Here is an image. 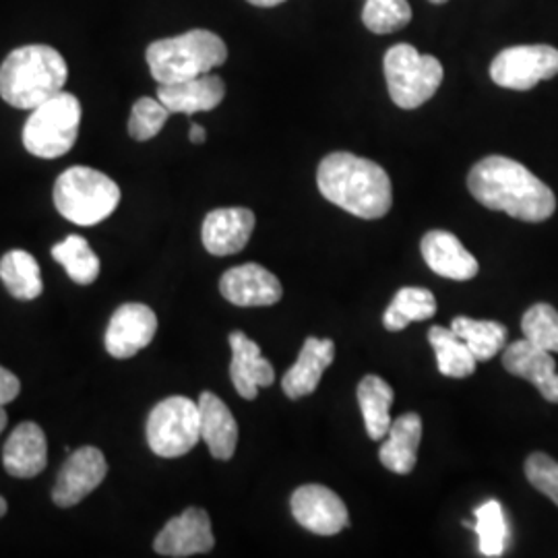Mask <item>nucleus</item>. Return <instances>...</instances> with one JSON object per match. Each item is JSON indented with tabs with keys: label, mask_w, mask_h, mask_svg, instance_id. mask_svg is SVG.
<instances>
[{
	"label": "nucleus",
	"mask_w": 558,
	"mask_h": 558,
	"mask_svg": "<svg viewBox=\"0 0 558 558\" xmlns=\"http://www.w3.org/2000/svg\"><path fill=\"white\" fill-rule=\"evenodd\" d=\"M525 339L546 352H558V311L555 306L539 302L534 304L521 319Z\"/></svg>",
	"instance_id": "nucleus-32"
},
{
	"label": "nucleus",
	"mask_w": 558,
	"mask_h": 558,
	"mask_svg": "<svg viewBox=\"0 0 558 558\" xmlns=\"http://www.w3.org/2000/svg\"><path fill=\"white\" fill-rule=\"evenodd\" d=\"M108 474V461L98 447H81L60 468L52 500L62 509L75 507L92 495Z\"/></svg>",
	"instance_id": "nucleus-12"
},
{
	"label": "nucleus",
	"mask_w": 558,
	"mask_h": 558,
	"mask_svg": "<svg viewBox=\"0 0 558 558\" xmlns=\"http://www.w3.org/2000/svg\"><path fill=\"white\" fill-rule=\"evenodd\" d=\"M52 197L64 220L77 226H96L117 211L120 189L100 170L73 166L60 174Z\"/></svg>",
	"instance_id": "nucleus-5"
},
{
	"label": "nucleus",
	"mask_w": 558,
	"mask_h": 558,
	"mask_svg": "<svg viewBox=\"0 0 558 558\" xmlns=\"http://www.w3.org/2000/svg\"><path fill=\"white\" fill-rule=\"evenodd\" d=\"M158 331L156 313L141 302H126L119 306L106 329V352L112 359L126 360L137 356L147 348Z\"/></svg>",
	"instance_id": "nucleus-10"
},
{
	"label": "nucleus",
	"mask_w": 558,
	"mask_h": 558,
	"mask_svg": "<svg viewBox=\"0 0 558 558\" xmlns=\"http://www.w3.org/2000/svg\"><path fill=\"white\" fill-rule=\"evenodd\" d=\"M428 341L437 354L440 375L451 379H465L474 375L478 360L474 359L465 341L453 329L437 325L428 331Z\"/></svg>",
	"instance_id": "nucleus-26"
},
{
	"label": "nucleus",
	"mask_w": 558,
	"mask_h": 558,
	"mask_svg": "<svg viewBox=\"0 0 558 558\" xmlns=\"http://www.w3.org/2000/svg\"><path fill=\"white\" fill-rule=\"evenodd\" d=\"M197 403L201 412V439L207 442L209 453L220 461L234 458L239 445V424L230 408L211 391H203Z\"/></svg>",
	"instance_id": "nucleus-22"
},
{
	"label": "nucleus",
	"mask_w": 558,
	"mask_h": 558,
	"mask_svg": "<svg viewBox=\"0 0 558 558\" xmlns=\"http://www.w3.org/2000/svg\"><path fill=\"white\" fill-rule=\"evenodd\" d=\"M420 439H422V420L418 414L410 412L393 420L387 433V440L380 447V463L401 476L410 474L416 468Z\"/></svg>",
	"instance_id": "nucleus-23"
},
{
	"label": "nucleus",
	"mask_w": 558,
	"mask_h": 558,
	"mask_svg": "<svg viewBox=\"0 0 558 558\" xmlns=\"http://www.w3.org/2000/svg\"><path fill=\"white\" fill-rule=\"evenodd\" d=\"M145 59L151 77L160 85H168L211 73L228 59V46L214 32L191 29L177 38L149 44Z\"/></svg>",
	"instance_id": "nucleus-4"
},
{
	"label": "nucleus",
	"mask_w": 558,
	"mask_h": 558,
	"mask_svg": "<svg viewBox=\"0 0 558 558\" xmlns=\"http://www.w3.org/2000/svg\"><path fill=\"white\" fill-rule=\"evenodd\" d=\"M7 509H9V507H7V500L0 497V518H4V515H7Z\"/></svg>",
	"instance_id": "nucleus-39"
},
{
	"label": "nucleus",
	"mask_w": 558,
	"mask_h": 558,
	"mask_svg": "<svg viewBox=\"0 0 558 558\" xmlns=\"http://www.w3.org/2000/svg\"><path fill=\"white\" fill-rule=\"evenodd\" d=\"M226 96V83L218 75H201L195 80L168 83L158 87V100L172 114L209 112L220 106Z\"/></svg>",
	"instance_id": "nucleus-20"
},
{
	"label": "nucleus",
	"mask_w": 558,
	"mask_h": 558,
	"mask_svg": "<svg viewBox=\"0 0 558 558\" xmlns=\"http://www.w3.org/2000/svg\"><path fill=\"white\" fill-rule=\"evenodd\" d=\"M246 2H251L255 7H263V9H271V7H278V4L286 2V0H246Z\"/></svg>",
	"instance_id": "nucleus-37"
},
{
	"label": "nucleus",
	"mask_w": 558,
	"mask_h": 558,
	"mask_svg": "<svg viewBox=\"0 0 558 558\" xmlns=\"http://www.w3.org/2000/svg\"><path fill=\"white\" fill-rule=\"evenodd\" d=\"M20 391L21 380L11 371L0 366V405L11 403L13 399L20 396Z\"/></svg>",
	"instance_id": "nucleus-35"
},
{
	"label": "nucleus",
	"mask_w": 558,
	"mask_h": 558,
	"mask_svg": "<svg viewBox=\"0 0 558 558\" xmlns=\"http://www.w3.org/2000/svg\"><path fill=\"white\" fill-rule=\"evenodd\" d=\"M189 137H191L193 143L201 145V143H205L207 135H205V129H203L201 124H191V135H189Z\"/></svg>",
	"instance_id": "nucleus-36"
},
{
	"label": "nucleus",
	"mask_w": 558,
	"mask_h": 558,
	"mask_svg": "<svg viewBox=\"0 0 558 558\" xmlns=\"http://www.w3.org/2000/svg\"><path fill=\"white\" fill-rule=\"evenodd\" d=\"M170 114L172 112L160 100L140 98L131 110L129 135L135 141L154 140L170 119Z\"/></svg>",
	"instance_id": "nucleus-33"
},
{
	"label": "nucleus",
	"mask_w": 558,
	"mask_h": 558,
	"mask_svg": "<svg viewBox=\"0 0 558 558\" xmlns=\"http://www.w3.org/2000/svg\"><path fill=\"white\" fill-rule=\"evenodd\" d=\"M426 265L440 276L453 281H468L478 276V260L459 242L456 234L445 230L428 232L420 244Z\"/></svg>",
	"instance_id": "nucleus-17"
},
{
	"label": "nucleus",
	"mask_w": 558,
	"mask_h": 558,
	"mask_svg": "<svg viewBox=\"0 0 558 558\" xmlns=\"http://www.w3.org/2000/svg\"><path fill=\"white\" fill-rule=\"evenodd\" d=\"M474 518V532L478 534L480 553L484 557H502L511 534L499 500H488L476 507Z\"/></svg>",
	"instance_id": "nucleus-30"
},
{
	"label": "nucleus",
	"mask_w": 558,
	"mask_h": 558,
	"mask_svg": "<svg viewBox=\"0 0 558 558\" xmlns=\"http://www.w3.org/2000/svg\"><path fill=\"white\" fill-rule=\"evenodd\" d=\"M317 184L325 199L362 220H379L393 205L389 174L379 163L348 151L329 154L320 161Z\"/></svg>",
	"instance_id": "nucleus-2"
},
{
	"label": "nucleus",
	"mask_w": 558,
	"mask_h": 558,
	"mask_svg": "<svg viewBox=\"0 0 558 558\" xmlns=\"http://www.w3.org/2000/svg\"><path fill=\"white\" fill-rule=\"evenodd\" d=\"M502 366L519 379L534 383L546 401L558 403L557 362L550 352L534 345L530 339H518L502 352Z\"/></svg>",
	"instance_id": "nucleus-16"
},
{
	"label": "nucleus",
	"mask_w": 558,
	"mask_h": 558,
	"mask_svg": "<svg viewBox=\"0 0 558 558\" xmlns=\"http://www.w3.org/2000/svg\"><path fill=\"white\" fill-rule=\"evenodd\" d=\"M4 428H7V412H4V405H0V435Z\"/></svg>",
	"instance_id": "nucleus-38"
},
{
	"label": "nucleus",
	"mask_w": 558,
	"mask_h": 558,
	"mask_svg": "<svg viewBox=\"0 0 558 558\" xmlns=\"http://www.w3.org/2000/svg\"><path fill=\"white\" fill-rule=\"evenodd\" d=\"M232 364L230 377L240 398L255 399L260 387H269L276 380L274 364L260 356V348L242 331L230 333Z\"/></svg>",
	"instance_id": "nucleus-18"
},
{
	"label": "nucleus",
	"mask_w": 558,
	"mask_h": 558,
	"mask_svg": "<svg viewBox=\"0 0 558 558\" xmlns=\"http://www.w3.org/2000/svg\"><path fill=\"white\" fill-rule=\"evenodd\" d=\"M29 112L23 145L32 156L57 160L73 149L81 126V101L73 94L60 92Z\"/></svg>",
	"instance_id": "nucleus-6"
},
{
	"label": "nucleus",
	"mask_w": 558,
	"mask_h": 558,
	"mask_svg": "<svg viewBox=\"0 0 558 558\" xmlns=\"http://www.w3.org/2000/svg\"><path fill=\"white\" fill-rule=\"evenodd\" d=\"M255 230V214L246 207H221L207 214L201 239L207 253L228 257L240 253Z\"/></svg>",
	"instance_id": "nucleus-14"
},
{
	"label": "nucleus",
	"mask_w": 558,
	"mask_h": 558,
	"mask_svg": "<svg viewBox=\"0 0 558 558\" xmlns=\"http://www.w3.org/2000/svg\"><path fill=\"white\" fill-rule=\"evenodd\" d=\"M52 257L62 265L66 276L80 286H92L100 278V257L94 253L89 242L71 234L52 246Z\"/></svg>",
	"instance_id": "nucleus-28"
},
{
	"label": "nucleus",
	"mask_w": 558,
	"mask_h": 558,
	"mask_svg": "<svg viewBox=\"0 0 558 558\" xmlns=\"http://www.w3.org/2000/svg\"><path fill=\"white\" fill-rule=\"evenodd\" d=\"M220 292L234 306H271L283 296L279 279L257 263L228 269L221 276Z\"/></svg>",
	"instance_id": "nucleus-15"
},
{
	"label": "nucleus",
	"mask_w": 558,
	"mask_h": 558,
	"mask_svg": "<svg viewBox=\"0 0 558 558\" xmlns=\"http://www.w3.org/2000/svg\"><path fill=\"white\" fill-rule=\"evenodd\" d=\"M451 329L465 341L470 352L478 362L495 359L507 341V327L497 320H476L470 317H456Z\"/></svg>",
	"instance_id": "nucleus-29"
},
{
	"label": "nucleus",
	"mask_w": 558,
	"mask_h": 558,
	"mask_svg": "<svg viewBox=\"0 0 558 558\" xmlns=\"http://www.w3.org/2000/svg\"><path fill=\"white\" fill-rule=\"evenodd\" d=\"M0 279L13 299L25 300V302L38 299L44 290L38 260L34 259L27 251H20V248L9 251L0 259Z\"/></svg>",
	"instance_id": "nucleus-25"
},
{
	"label": "nucleus",
	"mask_w": 558,
	"mask_h": 558,
	"mask_svg": "<svg viewBox=\"0 0 558 558\" xmlns=\"http://www.w3.org/2000/svg\"><path fill=\"white\" fill-rule=\"evenodd\" d=\"M525 476L536 490L558 507V463L555 459L546 453H532L525 461Z\"/></svg>",
	"instance_id": "nucleus-34"
},
{
	"label": "nucleus",
	"mask_w": 558,
	"mask_h": 558,
	"mask_svg": "<svg viewBox=\"0 0 558 558\" xmlns=\"http://www.w3.org/2000/svg\"><path fill=\"white\" fill-rule=\"evenodd\" d=\"M558 75V50L546 44L505 48L490 64V77L505 89L527 92Z\"/></svg>",
	"instance_id": "nucleus-9"
},
{
	"label": "nucleus",
	"mask_w": 558,
	"mask_h": 558,
	"mask_svg": "<svg viewBox=\"0 0 558 558\" xmlns=\"http://www.w3.org/2000/svg\"><path fill=\"white\" fill-rule=\"evenodd\" d=\"M145 433L156 456L166 459L186 456L201 440L199 403L182 396L163 399L151 410Z\"/></svg>",
	"instance_id": "nucleus-8"
},
{
	"label": "nucleus",
	"mask_w": 558,
	"mask_h": 558,
	"mask_svg": "<svg viewBox=\"0 0 558 558\" xmlns=\"http://www.w3.org/2000/svg\"><path fill=\"white\" fill-rule=\"evenodd\" d=\"M383 71L391 100L403 110H416L430 100L442 83V64L433 54H420L410 44H396L387 50Z\"/></svg>",
	"instance_id": "nucleus-7"
},
{
	"label": "nucleus",
	"mask_w": 558,
	"mask_h": 558,
	"mask_svg": "<svg viewBox=\"0 0 558 558\" xmlns=\"http://www.w3.org/2000/svg\"><path fill=\"white\" fill-rule=\"evenodd\" d=\"M290 509L300 525L317 536H336L350 523L343 500L320 484L296 488L290 499Z\"/></svg>",
	"instance_id": "nucleus-11"
},
{
	"label": "nucleus",
	"mask_w": 558,
	"mask_h": 558,
	"mask_svg": "<svg viewBox=\"0 0 558 558\" xmlns=\"http://www.w3.org/2000/svg\"><path fill=\"white\" fill-rule=\"evenodd\" d=\"M2 463L13 478H36L48 463L46 435L36 422H21L2 449Z\"/></svg>",
	"instance_id": "nucleus-19"
},
{
	"label": "nucleus",
	"mask_w": 558,
	"mask_h": 558,
	"mask_svg": "<svg viewBox=\"0 0 558 558\" xmlns=\"http://www.w3.org/2000/svg\"><path fill=\"white\" fill-rule=\"evenodd\" d=\"M468 189L474 199L488 209L505 211L523 221L548 220L557 209V197L523 163L488 156L480 160L468 177Z\"/></svg>",
	"instance_id": "nucleus-1"
},
{
	"label": "nucleus",
	"mask_w": 558,
	"mask_h": 558,
	"mask_svg": "<svg viewBox=\"0 0 558 558\" xmlns=\"http://www.w3.org/2000/svg\"><path fill=\"white\" fill-rule=\"evenodd\" d=\"M437 299L426 288H401L389 308L383 315V325L387 331H403L414 320L435 317Z\"/></svg>",
	"instance_id": "nucleus-27"
},
{
	"label": "nucleus",
	"mask_w": 558,
	"mask_h": 558,
	"mask_svg": "<svg viewBox=\"0 0 558 558\" xmlns=\"http://www.w3.org/2000/svg\"><path fill=\"white\" fill-rule=\"evenodd\" d=\"M430 2H435V4H442V2H447V0H430Z\"/></svg>",
	"instance_id": "nucleus-40"
},
{
	"label": "nucleus",
	"mask_w": 558,
	"mask_h": 558,
	"mask_svg": "<svg viewBox=\"0 0 558 558\" xmlns=\"http://www.w3.org/2000/svg\"><path fill=\"white\" fill-rule=\"evenodd\" d=\"M336 359V343L331 339L308 338L300 350L299 360L283 375L281 389L290 399H300L317 391L323 373Z\"/></svg>",
	"instance_id": "nucleus-21"
},
{
	"label": "nucleus",
	"mask_w": 558,
	"mask_h": 558,
	"mask_svg": "<svg viewBox=\"0 0 558 558\" xmlns=\"http://www.w3.org/2000/svg\"><path fill=\"white\" fill-rule=\"evenodd\" d=\"M69 66L59 50L29 44L13 50L0 66V98L13 108L34 110L64 92Z\"/></svg>",
	"instance_id": "nucleus-3"
},
{
	"label": "nucleus",
	"mask_w": 558,
	"mask_h": 558,
	"mask_svg": "<svg viewBox=\"0 0 558 558\" xmlns=\"http://www.w3.org/2000/svg\"><path fill=\"white\" fill-rule=\"evenodd\" d=\"M412 21V7L408 0H364L362 23L373 34L387 36L403 29Z\"/></svg>",
	"instance_id": "nucleus-31"
},
{
	"label": "nucleus",
	"mask_w": 558,
	"mask_h": 558,
	"mask_svg": "<svg viewBox=\"0 0 558 558\" xmlns=\"http://www.w3.org/2000/svg\"><path fill=\"white\" fill-rule=\"evenodd\" d=\"M393 389L387 380L368 375L360 380L359 385V405L362 410V418L366 433L373 440H380L387 437L391 428V405H393Z\"/></svg>",
	"instance_id": "nucleus-24"
},
{
	"label": "nucleus",
	"mask_w": 558,
	"mask_h": 558,
	"mask_svg": "<svg viewBox=\"0 0 558 558\" xmlns=\"http://www.w3.org/2000/svg\"><path fill=\"white\" fill-rule=\"evenodd\" d=\"M216 546L211 519L207 511L199 507H191L177 518L170 519L158 538L154 542V550L160 557L184 558L205 555Z\"/></svg>",
	"instance_id": "nucleus-13"
}]
</instances>
